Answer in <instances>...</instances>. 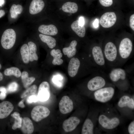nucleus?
<instances>
[{"mask_svg":"<svg viewBox=\"0 0 134 134\" xmlns=\"http://www.w3.org/2000/svg\"><path fill=\"white\" fill-rule=\"evenodd\" d=\"M45 6V3L42 0H33L29 7L30 14L34 15L40 12Z\"/></svg>","mask_w":134,"mask_h":134,"instance_id":"nucleus-16","label":"nucleus"},{"mask_svg":"<svg viewBox=\"0 0 134 134\" xmlns=\"http://www.w3.org/2000/svg\"><path fill=\"white\" fill-rule=\"evenodd\" d=\"M115 92V89L112 86H105L95 91L94 93L95 99L102 103L106 102L113 98Z\"/></svg>","mask_w":134,"mask_h":134,"instance_id":"nucleus-4","label":"nucleus"},{"mask_svg":"<svg viewBox=\"0 0 134 134\" xmlns=\"http://www.w3.org/2000/svg\"><path fill=\"white\" fill-rule=\"evenodd\" d=\"M50 111L47 107L38 105L32 109L31 114L32 119L36 122H38L47 117L50 114Z\"/></svg>","mask_w":134,"mask_h":134,"instance_id":"nucleus-8","label":"nucleus"},{"mask_svg":"<svg viewBox=\"0 0 134 134\" xmlns=\"http://www.w3.org/2000/svg\"><path fill=\"white\" fill-rule=\"evenodd\" d=\"M127 71L120 67H114L108 74L111 81L119 87L127 86Z\"/></svg>","mask_w":134,"mask_h":134,"instance_id":"nucleus-2","label":"nucleus"},{"mask_svg":"<svg viewBox=\"0 0 134 134\" xmlns=\"http://www.w3.org/2000/svg\"><path fill=\"white\" fill-rule=\"evenodd\" d=\"M100 3L103 6L108 7L111 6L113 4V0H99Z\"/></svg>","mask_w":134,"mask_h":134,"instance_id":"nucleus-33","label":"nucleus"},{"mask_svg":"<svg viewBox=\"0 0 134 134\" xmlns=\"http://www.w3.org/2000/svg\"><path fill=\"white\" fill-rule=\"evenodd\" d=\"M78 20V22L79 25L81 26H84L85 23L84 19L83 17H80Z\"/></svg>","mask_w":134,"mask_h":134,"instance_id":"nucleus-38","label":"nucleus"},{"mask_svg":"<svg viewBox=\"0 0 134 134\" xmlns=\"http://www.w3.org/2000/svg\"><path fill=\"white\" fill-rule=\"evenodd\" d=\"M62 9L65 12L74 13L77 11L78 6L77 4L75 2H68L63 5Z\"/></svg>","mask_w":134,"mask_h":134,"instance_id":"nucleus-23","label":"nucleus"},{"mask_svg":"<svg viewBox=\"0 0 134 134\" xmlns=\"http://www.w3.org/2000/svg\"><path fill=\"white\" fill-rule=\"evenodd\" d=\"M18 85L15 82H13L10 83L8 86L7 91L9 92H12L17 90Z\"/></svg>","mask_w":134,"mask_h":134,"instance_id":"nucleus-31","label":"nucleus"},{"mask_svg":"<svg viewBox=\"0 0 134 134\" xmlns=\"http://www.w3.org/2000/svg\"><path fill=\"white\" fill-rule=\"evenodd\" d=\"M50 96V86L48 82H42L39 85L37 95L38 100L41 101H46L49 99Z\"/></svg>","mask_w":134,"mask_h":134,"instance_id":"nucleus-11","label":"nucleus"},{"mask_svg":"<svg viewBox=\"0 0 134 134\" xmlns=\"http://www.w3.org/2000/svg\"><path fill=\"white\" fill-rule=\"evenodd\" d=\"M16 5L15 4H13L11 6L10 8V12L12 18H17L18 15L16 11Z\"/></svg>","mask_w":134,"mask_h":134,"instance_id":"nucleus-32","label":"nucleus"},{"mask_svg":"<svg viewBox=\"0 0 134 134\" xmlns=\"http://www.w3.org/2000/svg\"><path fill=\"white\" fill-rule=\"evenodd\" d=\"M81 65L79 60L76 58H73L70 60L68 67L69 75L71 77L75 76L77 74Z\"/></svg>","mask_w":134,"mask_h":134,"instance_id":"nucleus-14","label":"nucleus"},{"mask_svg":"<svg viewBox=\"0 0 134 134\" xmlns=\"http://www.w3.org/2000/svg\"><path fill=\"white\" fill-rule=\"evenodd\" d=\"M51 55L53 57V59L52 63L54 65H60L63 63V60L61 59L63 55L59 49H54L50 52Z\"/></svg>","mask_w":134,"mask_h":134,"instance_id":"nucleus-22","label":"nucleus"},{"mask_svg":"<svg viewBox=\"0 0 134 134\" xmlns=\"http://www.w3.org/2000/svg\"><path fill=\"white\" fill-rule=\"evenodd\" d=\"M29 53L30 61L33 62L34 60L37 61L38 57L36 53L37 47L36 45L32 41H29L28 42Z\"/></svg>","mask_w":134,"mask_h":134,"instance_id":"nucleus-24","label":"nucleus"},{"mask_svg":"<svg viewBox=\"0 0 134 134\" xmlns=\"http://www.w3.org/2000/svg\"><path fill=\"white\" fill-rule=\"evenodd\" d=\"M59 108L60 112L63 114H66L70 113L73 109V102L68 96H64L60 101Z\"/></svg>","mask_w":134,"mask_h":134,"instance_id":"nucleus-10","label":"nucleus"},{"mask_svg":"<svg viewBox=\"0 0 134 134\" xmlns=\"http://www.w3.org/2000/svg\"><path fill=\"white\" fill-rule=\"evenodd\" d=\"M0 91L1 92L6 93L7 90L5 87H0Z\"/></svg>","mask_w":134,"mask_h":134,"instance_id":"nucleus-41","label":"nucleus"},{"mask_svg":"<svg viewBox=\"0 0 134 134\" xmlns=\"http://www.w3.org/2000/svg\"><path fill=\"white\" fill-rule=\"evenodd\" d=\"M89 57L92 58L94 66L98 69L106 67V63L102 49L100 46L95 45L92 48Z\"/></svg>","mask_w":134,"mask_h":134,"instance_id":"nucleus-3","label":"nucleus"},{"mask_svg":"<svg viewBox=\"0 0 134 134\" xmlns=\"http://www.w3.org/2000/svg\"><path fill=\"white\" fill-rule=\"evenodd\" d=\"M129 133L130 134H134V121H133L129 124L128 128Z\"/></svg>","mask_w":134,"mask_h":134,"instance_id":"nucleus-35","label":"nucleus"},{"mask_svg":"<svg viewBox=\"0 0 134 134\" xmlns=\"http://www.w3.org/2000/svg\"><path fill=\"white\" fill-rule=\"evenodd\" d=\"M16 38V33L13 29H9L5 30L1 39V43L3 48L6 49L11 48L15 44Z\"/></svg>","mask_w":134,"mask_h":134,"instance_id":"nucleus-7","label":"nucleus"},{"mask_svg":"<svg viewBox=\"0 0 134 134\" xmlns=\"http://www.w3.org/2000/svg\"><path fill=\"white\" fill-rule=\"evenodd\" d=\"M77 43L76 40L72 41L68 47L63 48V52L64 54L67 55L69 58L73 57L75 55L77 51L76 47Z\"/></svg>","mask_w":134,"mask_h":134,"instance_id":"nucleus-19","label":"nucleus"},{"mask_svg":"<svg viewBox=\"0 0 134 134\" xmlns=\"http://www.w3.org/2000/svg\"><path fill=\"white\" fill-rule=\"evenodd\" d=\"M39 36L41 40L46 43L50 48L52 49L55 47L56 45V41L52 37L40 34Z\"/></svg>","mask_w":134,"mask_h":134,"instance_id":"nucleus-25","label":"nucleus"},{"mask_svg":"<svg viewBox=\"0 0 134 134\" xmlns=\"http://www.w3.org/2000/svg\"><path fill=\"white\" fill-rule=\"evenodd\" d=\"M20 52L23 62L25 64L28 63L30 61L29 51L28 45L26 44L23 45L21 48Z\"/></svg>","mask_w":134,"mask_h":134,"instance_id":"nucleus-26","label":"nucleus"},{"mask_svg":"<svg viewBox=\"0 0 134 134\" xmlns=\"http://www.w3.org/2000/svg\"><path fill=\"white\" fill-rule=\"evenodd\" d=\"M6 93L1 92L0 94V99L2 100L4 99L6 96Z\"/></svg>","mask_w":134,"mask_h":134,"instance_id":"nucleus-40","label":"nucleus"},{"mask_svg":"<svg viewBox=\"0 0 134 134\" xmlns=\"http://www.w3.org/2000/svg\"><path fill=\"white\" fill-rule=\"evenodd\" d=\"M94 125L93 121L89 118H87L83 125L81 131L82 134H94Z\"/></svg>","mask_w":134,"mask_h":134,"instance_id":"nucleus-20","label":"nucleus"},{"mask_svg":"<svg viewBox=\"0 0 134 134\" xmlns=\"http://www.w3.org/2000/svg\"><path fill=\"white\" fill-rule=\"evenodd\" d=\"M23 102V100L19 102L18 105L21 108H24L25 107Z\"/></svg>","mask_w":134,"mask_h":134,"instance_id":"nucleus-42","label":"nucleus"},{"mask_svg":"<svg viewBox=\"0 0 134 134\" xmlns=\"http://www.w3.org/2000/svg\"><path fill=\"white\" fill-rule=\"evenodd\" d=\"M80 120L77 117H70L63 122V128L66 132H69L74 130L79 124Z\"/></svg>","mask_w":134,"mask_h":134,"instance_id":"nucleus-12","label":"nucleus"},{"mask_svg":"<svg viewBox=\"0 0 134 134\" xmlns=\"http://www.w3.org/2000/svg\"><path fill=\"white\" fill-rule=\"evenodd\" d=\"M37 87L35 85H34L28 88L21 95L22 98H25L31 95H35L37 92Z\"/></svg>","mask_w":134,"mask_h":134,"instance_id":"nucleus-30","label":"nucleus"},{"mask_svg":"<svg viewBox=\"0 0 134 134\" xmlns=\"http://www.w3.org/2000/svg\"><path fill=\"white\" fill-rule=\"evenodd\" d=\"M38 30L40 33L46 35H54L57 34L58 30L56 27L54 25H42L38 28Z\"/></svg>","mask_w":134,"mask_h":134,"instance_id":"nucleus-18","label":"nucleus"},{"mask_svg":"<svg viewBox=\"0 0 134 134\" xmlns=\"http://www.w3.org/2000/svg\"><path fill=\"white\" fill-rule=\"evenodd\" d=\"M4 75L7 76L14 75L17 77H19L21 73L19 69L16 67H11L6 69L4 71Z\"/></svg>","mask_w":134,"mask_h":134,"instance_id":"nucleus-29","label":"nucleus"},{"mask_svg":"<svg viewBox=\"0 0 134 134\" xmlns=\"http://www.w3.org/2000/svg\"><path fill=\"white\" fill-rule=\"evenodd\" d=\"M117 105L118 107L121 108H125L134 110V98L128 95H123L119 99Z\"/></svg>","mask_w":134,"mask_h":134,"instance_id":"nucleus-13","label":"nucleus"},{"mask_svg":"<svg viewBox=\"0 0 134 134\" xmlns=\"http://www.w3.org/2000/svg\"><path fill=\"white\" fill-rule=\"evenodd\" d=\"M98 121L102 128L108 130L115 129L119 126L120 122L119 118L117 117H109L104 114L100 115Z\"/></svg>","mask_w":134,"mask_h":134,"instance_id":"nucleus-5","label":"nucleus"},{"mask_svg":"<svg viewBox=\"0 0 134 134\" xmlns=\"http://www.w3.org/2000/svg\"><path fill=\"white\" fill-rule=\"evenodd\" d=\"M1 66L0 64V69L1 68Z\"/></svg>","mask_w":134,"mask_h":134,"instance_id":"nucleus-46","label":"nucleus"},{"mask_svg":"<svg viewBox=\"0 0 134 134\" xmlns=\"http://www.w3.org/2000/svg\"><path fill=\"white\" fill-rule=\"evenodd\" d=\"M38 100L37 96L34 95L28 97L27 100V101L28 103H31L33 102H36Z\"/></svg>","mask_w":134,"mask_h":134,"instance_id":"nucleus-34","label":"nucleus"},{"mask_svg":"<svg viewBox=\"0 0 134 134\" xmlns=\"http://www.w3.org/2000/svg\"><path fill=\"white\" fill-rule=\"evenodd\" d=\"M130 26L131 28L134 31V14L132 15L130 18Z\"/></svg>","mask_w":134,"mask_h":134,"instance_id":"nucleus-36","label":"nucleus"},{"mask_svg":"<svg viewBox=\"0 0 134 134\" xmlns=\"http://www.w3.org/2000/svg\"><path fill=\"white\" fill-rule=\"evenodd\" d=\"M99 20L97 18H96L94 21L93 25L94 27L96 28H97L99 27Z\"/></svg>","mask_w":134,"mask_h":134,"instance_id":"nucleus-39","label":"nucleus"},{"mask_svg":"<svg viewBox=\"0 0 134 134\" xmlns=\"http://www.w3.org/2000/svg\"><path fill=\"white\" fill-rule=\"evenodd\" d=\"M117 17L113 12L105 13L101 16L100 23L101 26L104 28H108L113 26L115 23Z\"/></svg>","mask_w":134,"mask_h":134,"instance_id":"nucleus-9","label":"nucleus"},{"mask_svg":"<svg viewBox=\"0 0 134 134\" xmlns=\"http://www.w3.org/2000/svg\"><path fill=\"white\" fill-rule=\"evenodd\" d=\"M133 49V43L129 38L125 37L121 41L118 48L117 66L124 64L131 57Z\"/></svg>","mask_w":134,"mask_h":134,"instance_id":"nucleus-1","label":"nucleus"},{"mask_svg":"<svg viewBox=\"0 0 134 134\" xmlns=\"http://www.w3.org/2000/svg\"><path fill=\"white\" fill-rule=\"evenodd\" d=\"M97 71L95 72V76L88 81L87 84V88L91 91H95L106 86V82L105 77Z\"/></svg>","mask_w":134,"mask_h":134,"instance_id":"nucleus-6","label":"nucleus"},{"mask_svg":"<svg viewBox=\"0 0 134 134\" xmlns=\"http://www.w3.org/2000/svg\"><path fill=\"white\" fill-rule=\"evenodd\" d=\"M21 76L24 86L25 88H27L35 80L34 77H29L28 73L26 71L23 72Z\"/></svg>","mask_w":134,"mask_h":134,"instance_id":"nucleus-27","label":"nucleus"},{"mask_svg":"<svg viewBox=\"0 0 134 134\" xmlns=\"http://www.w3.org/2000/svg\"><path fill=\"white\" fill-rule=\"evenodd\" d=\"M3 76L2 74L0 72V81H1L3 79Z\"/></svg>","mask_w":134,"mask_h":134,"instance_id":"nucleus-44","label":"nucleus"},{"mask_svg":"<svg viewBox=\"0 0 134 134\" xmlns=\"http://www.w3.org/2000/svg\"><path fill=\"white\" fill-rule=\"evenodd\" d=\"M5 14V12L3 10H0V18L3 16Z\"/></svg>","mask_w":134,"mask_h":134,"instance_id":"nucleus-43","label":"nucleus"},{"mask_svg":"<svg viewBox=\"0 0 134 134\" xmlns=\"http://www.w3.org/2000/svg\"><path fill=\"white\" fill-rule=\"evenodd\" d=\"M11 116L15 119L14 123L12 127V129L15 130L17 128H20L21 126L23 118L20 117L19 113L17 112H15L12 114Z\"/></svg>","mask_w":134,"mask_h":134,"instance_id":"nucleus-28","label":"nucleus"},{"mask_svg":"<svg viewBox=\"0 0 134 134\" xmlns=\"http://www.w3.org/2000/svg\"><path fill=\"white\" fill-rule=\"evenodd\" d=\"M20 128L22 132L25 134H31L34 130L33 123L31 119L28 117H24L23 118Z\"/></svg>","mask_w":134,"mask_h":134,"instance_id":"nucleus-17","label":"nucleus"},{"mask_svg":"<svg viewBox=\"0 0 134 134\" xmlns=\"http://www.w3.org/2000/svg\"><path fill=\"white\" fill-rule=\"evenodd\" d=\"M23 10L22 6L20 4L16 5V11L17 14L18 15L21 14Z\"/></svg>","mask_w":134,"mask_h":134,"instance_id":"nucleus-37","label":"nucleus"},{"mask_svg":"<svg viewBox=\"0 0 134 134\" xmlns=\"http://www.w3.org/2000/svg\"><path fill=\"white\" fill-rule=\"evenodd\" d=\"M4 3V0H0V5H2Z\"/></svg>","mask_w":134,"mask_h":134,"instance_id":"nucleus-45","label":"nucleus"},{"mask_svg":"<svg viewBox=\"0 0 134 134\" xmlns=\"http://www.w3.org/2000/svg\"><path fill=\"white\" fill-rule=\"evenodd\" d=\"M14 109L12 104L8 101L0 103V119L5 118L10 115Z\"/></svg>","mask_w":134,"mask_h":134,"instance_id":"nucleus-15","label":"nucleus"},{"mask_svg":"<svg viewBox=\"0 0 134 134\" xmlns=\"http://www.w3.org/2000/svg\"><path fill=\"white\" fill-rule=\"evenodd\" d=\"M72 30L79 37H83L85 34V29L84 26H81L79 24L78 20L73 22L71 26Z\"/></svg>","mask_w":134,"mask_h":134,"instance_id":"nucleus-21","label":"nucleus"}]
</instances>
